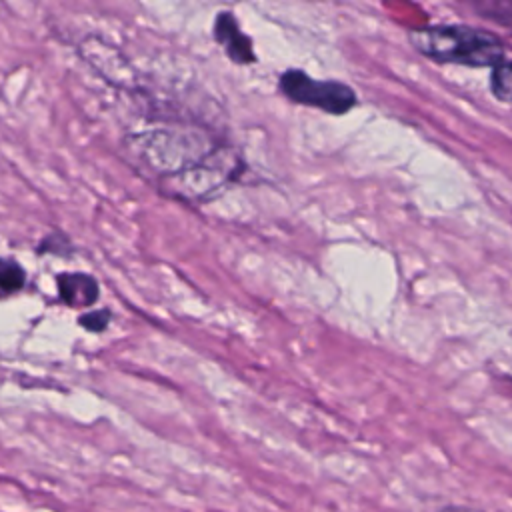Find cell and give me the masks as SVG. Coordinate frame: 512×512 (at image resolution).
<instances>
[{"label":"cell","instance_id":"obj_1","mask_svg":"<svg viewBox=\"0 0 512 512\" xmlns=\"http://www.w3.org/2000/svg\"><path fill=\"white\" fill-rule=\"evenodd\" d=\"M408 40L418 54L440 64L492 68L506 60L504 44L496 34L468 24L410 28Z\"/></svg>","mask_w":512,"mask_h":512},{"label":"cell","instance_id":"obj_2","mask_svg":"<svg viewBox=\"0 0 512 512\" xmlns=\"http://www.w3.org/2000/svg\"><path fill=\"white\" fill-rule=\"evenodd\" d=\"M220 144L194 128H164L132 134L126 148L132 158L150 170L160 184L168 182L206 160Z\"/></svg>","mask_w":512,"mask_h":512},{"label":"cell","instance_id":"obj_3","mask_svg":"<svg viewBox=\"0 0 512 512\" xmlns=\"http://www.w3.org/2000/svg\"><path fill=\"white\" fill-rule=\"evenodd\" d=\"M278 88L290 102L318 108L332 116H342L356 106V92L348 84L338 80H316L298 68L282 72Z\"/></svg>","mask_w":512,"mask_h":512},{"label":"cell","instance_id":"obj_4","mask_svg":"<svg viewBox=\"0 0 512 512\" xmlns=\"http://www.w3.org/2000/svg\"><path fill=\"white\" fill-rule=\"evenodd\" d=\"M214 40L222 46V50L234 64H252L256 60L250 38L240 30L234 14L228 10L216 14Z\"/></svg>","mask_w":512,"mask_h":512},{"label":"cell","instance_id":"obj_5","mask_svg":"<svg viewBox=\"0 0 512 512\" xmlns=\"http://www.w3.org/2000/svg\"><path fill=\"white\" fill-rule=\"evenodd\" d=\"M56 286L60 300L72 308H88L100 296L96 278L86 272H62L56 276Z\"/></svg>","mask_w":512,"mask_h":512},{"label":"cell","instance_id":"obj_6","mask_svg":"<svg viewBox=\"0 0 512 512\" xmlns=\"http://www.w3.org/2000/svg\"><path fill=\"white\" fill-rule=\"evenodd\" d=\"M510 62L508 58L496 66H492V72H490V92L492 96L502 102V104H508L510 102Z\"/></svg>","mask_w":512,"mask_h":512},{"label":"cell","instance_id":"obj_7","mask_svg":"<svg viewBox=\"0 0 512 512\" xmlns=\"http://www.w3.org/2000/svg\"><path fill=\"white\" fill-rule=\"evenodd\" d=\"M26 282L24 268L12 260L0 256V290L4 292H18Z\"/></svg>","mask_w":512,"mask_h":512},{"label":"cell","instance_id":"obj_8","mask_svg":"<svg viewBox=\"0 0 512 512\" xmlns=\"http://www.w3.org/2000/svg\"><path fill=\"white\" fill-rule=\"evenodd\" d=\"M80 326L86 328L88 332H104L110 324V310L108 308H100V310H92L88 314H82L78 318Z\"/></svg>","mask_w":512,"mask_h":512},{"label":"cell","instance_id":"obj_9","mask_svg":"<svg viewBox=\"0 0 512 512\" xmlns=\"http://www.w3.org/2000/svg\"><path fill=\"white\" fill-rule=\"evenodd\" d=\"M438 512H486L478 506H468V504H446Z\"/></svg>","mask_w":512,"mask_h":512}]
</instances>
